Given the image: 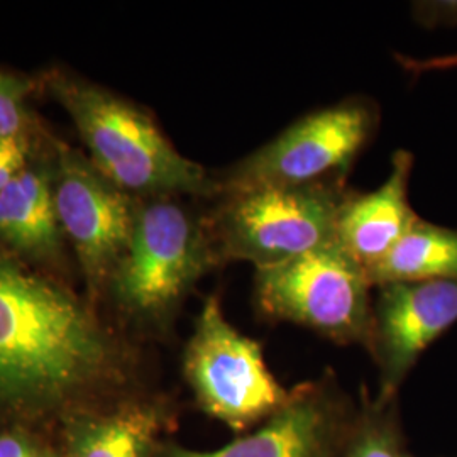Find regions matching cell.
Masks as SVG:
<instances>
[{
    "label": "cell",
    "instance_id": "cell-1",
    "mask_svg": "<svg viewBox=\"0 0 457 457\" xmlns=\"http://www.w3.org/2000/svg\"><path fill=\"white\" fill-rule=\"evenodd\" d=\"M136 356L70 283L0 251V409L48 410L122 386Z\"/></svg>",
    "mask_w": 457,
    "mask_h": 457
},
{
    "label": "cell",
    "instance_id": "cell-2",
    "mask_svg": "<svg viewBox=\"0 0 457 457\" xmlns=\"http://www.w3.org/2000/svg\"><path fill=\"white\" fill-rule=\"evenodd\" d=\"M39 82L70 115L90 163L128 195H215L212 173L183 156L139 104L62 66L43 71Z\"/></svg>",
    "mask_w": 457,
    "mask_h": 457
},
{
    "label": "cell",
    "instance_id": "cell-3",
    "mask_svg": "<svg viewBox=\"0 0 457 457\" xmlns=\"http://www.w3.org/2000/svg\"><path fill=\"white\" fill-rule=\"evenodd\" d=\"M194 200L137 198L129 243L105 281L102 298L147 334H164L196 283L220 268Z\"/></svg>",
    "mask_w": 457,
    "mask_h": 457
},
{
    "label": "cell",
    "instance_id": "cell-4",
    "mask_svg": "<svg viewBox=\"0 0 457 457\" xmlns=\"http://www.w3.org/2000/svg\"><path fill=\"white\" fill-rule=\"evenodd\" d=\"M351 194L339 180L213 195L205 219L219 266L245 262L266 270L334 241L337 215Z\"/></svg>",
    "mask_w": 457,
    "mask_h": 457
},
{
    "label": "cell",
    "instance_id": "cell-5",
    "mask_svg": "<svg viewBox=\"0 0 457 457\" xmlns=\"http://www.w3.org/2000/svg\"><path fill=\"white\" fill-rule=\"evenodd\" d=\"M371 290L366 270L336 239L254 275V302L262 317L366 351L373 334Z\"/></svg>",
    "mask_w": 457,
    "mask_h": 457
},
{
    "label": "cell",
    "instance_id": "cell-6",
    "mask_svg": "<svg viewBox=\"0 0 457 457\" xmlns=\"http://www.w3.org/2000/svg\"><path fill=\"white\" fill-rule=\"evenodd\" d=\"M379 111L366 97L341 102L296 119L270 143L212 173L215 195L260 187H303L345 181L370 145Z\"/></svg>",
    "mask_w": 457,
    "mask_h": 457
},
{
    "label": "cell",
    "instance_id": "cell-7",
    "mask_svg": "<svg viewBox=\"0 0 457 457\" xmlns=\"http://www.w3.org/2000/svg\"><path fill=\"white\" fill-rule=\"evenodd\" d=\"M183 375L198 407L241 436L281 409L290 393L270 371L262 344L228 322L219 295L207 296L196 317Z\"/></svg>",
    "mask_w": 457,
    "mask_h": 457
},
{
    "label": "cell",
    "instance_id": "cell-8",
    "mask_svg": "<svg viewBox=\"0 0 457 457\" xmlns=\"http://www.w3.org/2000/svg\"><path fill=\"white\" fill-rule=\"evenodd\" d=\"M53 198L66 243L87 287L90 303L131 237L137 198L107 180L87 154L51 136Z\"/></svg>",
    "mask_w": 457,
    "mask_h": 457
},
{
    "label": "cell",
    "instance_id": "cell-9",
    "mask_svg": "<svg viewBox=\"0 0 457 457\" xmlns=\"http://www.w3.org/2000/svg\"><path fill=\"white\" fill-rule=\"evenodd\" d=\"M361 402L332 371L294 386L287 402L256 428L215 451L162 445L156 457H344Z\"/></svg>",
    "mask_w": 457,
    "mask_h": 457
},
{
    "label": "cell",
    "instance_id": "cell-10",
    "mask_svg": "<svg viewBox=\"0 0 457 457\" xmlns=\"http://www.w3.org/2000/svg\"><path fill=\"white\" fill-rule=\"evenodd\" d=\"M456 324L457 278L379 287L368 349L379 376L376 400H398L417 361Z\"/></svg>",
    "mask_w": 457,
    "mask_h": 457
},
{
    "label": "cell",
    "instance_id": "cell-11",
    "mask_svg": "<svg viewBox=\"0 0 457 457\" xmlns=\"http://www.w3.org/2000/svg\"><path fill=\"white\" fill-rule=\"evenodd\" d=\"M51 136L45 149L0 194V251L70 283L75 260L53 198Z\"/></svg>",
    "mask_w": 457,
    "mask_h": 457
},
{
    "label": "cell",
    "instance_id": "cell-12",
    "mask_svg": "<svg viewBox=\"0 0 457 457\" xmlns=\"http://www.w3.org/2000/svg\"><path fill=\"white\" fill-rule=\"evenodd\" d=\"M411 170L413 154L398 149L392 156L388 179L373 192H353L339 211L336 241L366 273L392 251L419 219L410 205Z\"/></svg>",
    "mask_w": 457,
    "mask_h": 457
},
{
    "label": "cell",
    "instance_id": "cell-13",
    "mask_svg": "<svg viewBox=\"0 0 457 457\" xmlns=\"http://www.w3.org/2000/svg\"><path fill=\"white\" fill-rule=\"evenodd\" d=\"M168 428V410L154 398H129L73 424L70 457H156Z\"/></svg>",
    "mask_w": 457,
    "mask_h": 457
},
{
    "label": "cell",
    "instance_id": "cell-14",
    "mask_svg": "<svg viewBox=\"0 0 457 457\" xmlns=\"http://www.w3.org/2000/svg\"><path fill=\"white\" fill-rule=\"evenodd\" d=\"M366 275L373 288L457 278V228H442L419 217Z\"/></svg>",
    "mask_w": 457,
    "mask_h": 457
},
{
    "label": "cell",
    "instance_id": "cell-15",
    "mask_svg": "<svg viewBox=\"0 0 457 457\" xmlns=\"http://www.w3.org/2000/svg\"><path fill=\"white\" fill-rule=\"evenodd\" d=\"M398 400L378 402L362 392L360 420L344 457H405Z\"/></svg>",
    "mask_w": 457,
    "mask_h": 457
},
{
    "label": "cell",
    "instance_id": "cell-16",
    "mask_svg": "<svg viewBox=\"0 0 457 457\" xmlns=\"http://www.w3.org/2000/svg\"><path fill=\"white\" fill-rule=\"evenodd\" d=\"M39 88V77L0 68V139L36 136L48 129L31 107V98Z\"/></svg>",
    "mask_w": 457,
    "mask_h": 457
},
{
    "label": "cell",
    "instance_id": "cell-17",
    "mask_svg": "<svg viewBox=\"0 0 457 457\" xmlns=\"http://www.w3.org/2000/svg\"><path fill=\"white\" fill-rule=\"evenodd\" d=\"M51 131L0 139V194L45 149Z\"/></svg>",
    "mask_w": 457,
    "mask_h": 457
},
{
    "label": "cell",
    "instance_id": "cell-18",
    "mask_svg": "<svg viewBox=\"0 0 457 457\" xmlns=\"http://www.w3.org/2000/svg\"><path fill=\"white\" fill-rule=\"evenodd\" d=\"M0 457H51L48 451L26 434L0 432Z\"/></svg>",
    "mask_w": 457,
    "mask_h": 457
},
{
    "label": "cell",
    "instance_id": "cell-19",
    "mask_svg": "<svg viewBox=\"0 0 457 457\" xmlns=\"http://www.w3.org/2000/svg\"><path fill=\"white\" fill-rule=\"evenodd\" d=\"M398 65L402 66L407 73L413 77H420L424 73L430 71H447V70H454L457 68V53L451 54H441V56H432V58H410L403 54H395Z\"/></svg>",
    "mask_w": 457,
    "mask_h": 457
},
{
    "label": "cell",
    "instance_id": "cell-20",
    "mask_svg": "<svg viewBox=\"0 0 457 457\" xmlns=\"http://www.w3.org/2000/svg\"><path fill=\"white\" fill-rule=\"evenodd\" d=\"M415 17L422 24H441L457 21V4H417Z\"/></svg>",
    "mask_w": 457,
    "mask_h": 457
},
{
    "label": "cell",
    "instance_id": "cell-21",
    "mask_svg": "<svg viewBox=\"0 0 457 457\" xmlns=\"http://www.w3.org/2000/svg\"><path fill=\"white\" fill-rule=\"evenodd\" d=\"M405 457H411V456H409V454H407V456H405Z\"/></svg>",
    "mask_w": 457,
    "mask_h": 457
}]
</instances>
